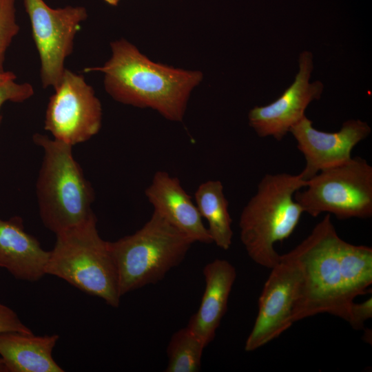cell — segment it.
I'll return each mask as SVG.
<instances>
[{
  "label": "cell",
  "instance_id": "6da1fadb",
  "mask_svg": "<svg viewBox=\"0 0 372 372\" xmlns=\"http://www.w3.org/2000/svg\"><path fill=\"white\" fill-rule=\"evenodd\" d=\"M112 56L101 67L85 72L104 74L106 92L116 101L151 108L172 121H181L193 89L203 74L155 63L124 39L110 44Z\"/></svg>",
  "mask_w": 372,
  "mask_h": 372
},
{
  "label": "cell",
  "instance_id": "7a4b0ae2",
  "mask_svg": "<svg viewBox=\"0 0 372 372\" xmlns=\"http://www.w3.org/2000/svg\"><path fill=\"white\" fill-rule=\"evenodd\" d=\"M342 240L331 215L327 214L310 234L290 251L300 270L293 324L324 313L348 322L354 299L345 285L340 262Z\"/></svg>",
  "mask_w": 372,
  "mask_h": 372
},
{
  "label": "cell",
  "instance_id": "3957f363",
  "mask_svg": "<svg viewBox=\"0 0 372 372\" xmlns=\"http://www.w3.org/2000/svg\"><path fill=\"white\" fill-rule=\"evenodd\" d=\"M33 141L43 150L36 183L43 225L56 235L96 217L92 209L94 191L73 156L72 146L38 133Z\"/></svg>",
  "mask_w": 372,
  "mask_h": 372
},
{
  "label": "cell",
  "instance_id": "277c9868",
  "mask_svg": "<svg viewBox=\"0 0 372 372\" xmlns=\"http://www.w3.org/2000/svg\"><path fill=\"white\" fill-rule=\"evenodd\" d=\"M307 182L300 174H265L244 207L239 219L240 238L257 265L271 269L279 261L274 245L288 238L298 226L304 212L294 194Z\"/></svg>",
  "mask_w": 372,
  "mask_h": 372
},
{
  "label": "cell",
  "instance_id": "5b68a950",
  "mask_svg": "<svg viewBox=\"0 0 372 372\" xmlns=\"http://www.w3.org/2000/svg\"><path fill=\"white\" fill-rule=\"evenodd\" d=\"M96 223L94 217L83 225L56 234L45 274L59 278L117 308L121 298L117 271L108 241L100 236Z\"/></svg>",
  "mask_w": 372,
  "mask_h": 372
},
{
  "label": "cell",
  "instance_id": "8992f818",
  "mask_svg": "<svg viewBox=\"0 0 372 372\" xmlns=\"http://www.w3.org/2000/svg\"><path fill=\"white\" fill-rule=\"evenodd\" d=\"M193 243L155 211L135 233L108 241L121 296L163 280L182 262Z\"/></svg>",
  "mask_w": 372,
  "mask_h": 372
},
{
  "label": "cell",
  "instance_id": "52a82bcc",
  "mask_svg": "<svg viewBox=\"0 0 372 372\" xmlns=\"http://www.w3.org/2000/svg\"><path fill=\"white\" fill-rule=\"evenodd\" d=\"M294 200L312 217L322 213L339 220L372 216V166L360 157L320 170Z\"/></svg>",
  "mask_w": 372,
  "mask_h": 372
},
{
  "label": "cell",
  "instance_id": "ba28073f",
  "mask_svg": "<svg viewBox=\"0 0 372 372\" xmlns=\"http://www.w3.org/2000/svg\"><path fill=\"white\" fill-rule=\"evenodd\" d=\"M31 23L32 37L40 59V77L44 88H55L65 70L74 40L87 17L83 6L52 8L43 0H22Z\"/></svg>",
  "mask_w": 372,
  "mask_h": 372
},
{
  "label": "cell",
  "instance_id": "9c48e42d",
  "mask_svg": "<svg viewBox=\"0 0 372 372\" xmlns=\"http://www.w3.org/2000/svg\"><path fill=\"white\" fill-rule=\"evenodd\" d=\"M54 89L46 109L45 130L53 138L72 147L96 135L101 127V103L84 77L65 68Z\"/></svg>",
  "mask_w": 372,
  "mask_h": 372
},
{
  "label": "cell",
  "instance_id": "30bf717a",
  "mask_svg": "<svg viewBox=\"0 0 372 372\" xmlns=\"http://www.w3.org/2000/svg\"><path fill=\"white\" fill-rule=\"evenodd\" d=\"M258 298V313L245 350L255 351L279 337L293 324L292 313L300 280L298 263L290 251L280 255Z\"/></svg>",
  "mask_w": 372,
  "mask_h": 372
},
{
  "label": "cell",
  "instance_id": "8fae6325",
  "mask_svg": "<svg viewBox=\"0 0 372 372\" xmlns=\"http://www.w3.org/2000/svg\"><path fill=\"white\" fill-rule=\"evenodd\" d=\"M299 71L293 83L276 101L265 106H256L248 114L249 125L259 137L272 136L281 141L292 126L304 116L309 104L318 100L323 84L309 83L313 70V56L304 51L299 56Z\"/></svg>",
  "mask_w": 372,
  "mask_h": 372
},
{
  "label": "cell",
  "instance_id": "7c38bea8",
  "mask_svg": "<svg viewBox=\"0 0 372 372\" xmlns=\"http://www.w3.org/2000/svg\"><path fill=\"white\" fill-rule=\"evenodd\" d=\"M289 132L305 158V167L300 174L308 181L320 170L350 159L353 149L370 134L371 129L366 122L349 119L339 131L326 132L314 128L312 121L304 116Z\"/></svg>",
  "mask_w": 372,
  "mask_h": 372
},
{
  "label": "cell",
  "instance_id": "4fadbf2b",
  "mask_svg": "<svg viewBox=\"0 0 372 372\" xmlns=\"http://www.w3.org/2000/svg\"><path fill=\"white\" fill-rule=\"evenodd\" d=\"M145 194L154 211L194 242H213L196 204L176 177L164 171L156 172Z\"/></svg>",
  "mask_w": 372,
  "mask_h": 372
},
{
  "label": "cell",
  "instance_id": "5bb4252c",
  "mask_svg": "<svg viewBox=\"0 0 372 372\" xmlns=\"http://www.w3.org/2000/svg\"><path fill=\"white\" fill-rule=\"evenodd\" d=\"M49 251L25 229L19 216L0 218V267L15 279L35 282L45 276Z\"/></svg>",
  "mask_w": 372,
  "mask_h": 372
},
{
  "label": "cell",
  "instance_id": "9a60e30c",
  "mask_svg": "<svg viewBox=\"0 0 372 372\" xmlns=\"http://www.w3.org/2000/svg\"><path fill=\"white\" fill-rule=\"evenodd\" d=\"M203 273L205 281L204 293L198 311L187 327L207 347L214 339L227 311L236 270L227 260L217 258L207 263Z\"/></svg>",
  "mask_w": 372,
  "mask_h": 372
},
{
  "label": "cell",
  "instance_id": "2e32d148",
  "mask_svg": "<svg viewBox=\"0 0 372 372\" xmlns=\"http://www.w3.org/2000/svg\"><path fill=\"white\" fill-rule=\"evenodd\" d=\"M59 340L58 334L2 332L0 355L8 372H63L52 355Z\"/></svg>",
  "mask_w": 372,
  "mask_h": 372
},
{
  "label": "cell",
  "instance_id": "e0dca14e",
  "mask_svg": "<svg viewBox=\"0 0 372 372\" xmlns=\"http://www.w3.org/2000/svg\"><path fill=\"white\" fill-rule=\"evenodd\" d=\"M195 204L202 217L208 223V231L219 248L227 250L232 243V219L230 216L223 185L218 180L200 184L194 194Z\"/></svg>",
  "mask_w": 372,
  "mask_h": 372
},
{
  "label": "cell",
  "instance_id": "ac0fdd59",
  "mask_svg": "<svg viewBox=\"0 0 372 372\" xmlns=\"http://www.w3.org/2000/svg\"><path fill=\"white\" fill-rule=\"evenodd\" d=\"M340 262L347 289L355 298L365 294L372 284V248L342 240Z\"/></svg>",
  "mask_w": 372,
  "mask_h": 372
},
{
  "label": "cell",
  "instance_id": "d6986e66",
  "mask_svg": "<svg viewBox=\"0 0 372 372\" xmlns=\"http://www.w3.org/2000/svg\"><path fill=\"white\" fill-rule=\"evenodd\" d=\"M206 346L187 327L175 332L167 349L166 372H196L201 366Z\"/></svg>",
  "mask_w": 372,
  "mask_h": 372
},
{
  "label": "cell",
  "instance_id": "ffe728a7",
  "mask_svg": "<svg viewBox=\"0 0 372 372\" xmlns=\"http://www.w3.org/2000/svg\"><path fill=\"white\" fill-rule=\"evenodd\" d=\"M19 29L16 20L15 0H0V73L5 71L6 50Z\"/></svg>",
  "mask_w": 372,
  "mask_h": 372
},
{
  "label": "cell",
  "instance_id": "44dd1931",
  "mask_svg": "<svg viewBox=\"0 0 372 372\" xmlns=\"http://www.w3.org/2000/svg\"><path fill=\"white\" fill-rule=\"evenodd\" d=\"M16 75L9 71L0 73V110L7 101L23 102L34 94V89L28 83L16 82ZM1 116L0 115V121Z\"/></svg>",
  "mask_w": 372,
  "mask_h": 372
},
{
  "label": "cell",
  "instance_id": "7402d4cb",
  "mask_svg": "<svg viewBox=\"0 0 372 372\" xmlns=\"http://www.w3.org/2000/svg\"><path fill=\"white\" fill-rule=\"evenodd\" d=\"M8 331L33 333L21 321L18 314L12 309L3 303H0V333Z\"/></svg>",
  "mask_w": 372,
  "mask_h": 372
},
{
  "label": "cell",
  "instance_id": "603a6c76",
  "mask_svg": "<svg viewBox=\"0 0 372 372\" xmlns=\"http://www.w3.org/2000/svg\"><path fill=\"white\" fill-rule=\"evenodd\" d=\"M372 317V298L356 303L353 302L350 309L348 322L356 330L362 329L366 322Z\"/></svg>",
  "mask_w": 372,
  "mask_h": 372
},
{
  "label": "cell",
  "instance_id": "cb8c5ba5",
  "mask_svg": "<svg viewBox=\"0 0 372 372\" xmlns=\"http://www.w3.org/2000/svg\"><path fill=\"white\" fill-rule=\"evenodd\" d=\"M0 372H8V369L5 364V362L0 355Z\"/></svg>",
  "mask_w": 372,
  "mask_h": 372
},
{
  "label": "cell",
  "instance_id": "d4e9b609",
  "mask_svg": "<svg viewBox=\"0 0 372 372\" xmlns=\"http://www.w3.org/2000/svg\"><path fill=\"white\" fill-rule=\"evenodd\" d=\"M107 3L111 6H116L120 0H104Z\"/></svg>",
  "mask_w": 372,
  "mask_h": 372
}]
</instances>
